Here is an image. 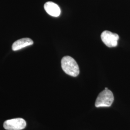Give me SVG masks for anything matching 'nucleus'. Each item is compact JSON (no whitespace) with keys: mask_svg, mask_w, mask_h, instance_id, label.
Wrapping results in <instances>:
<instances>
[{"mask_svg":"<svg viewBox=\"0 0 130 130\" xmlns=\"http://www.w3.org/2000/svg\"><path fill=\"white\" fill-rule=\"evenodd\" d=\"M44 8L48 14L54 17L60 15L61 10L57 5L52 2H48L44 5Z\"/></svg>","mask_w":130,"mask_h":130,"instance_id":"nucleus-5","label":"nucleus"},{"mask_svg":"<svg viewBox=\"0 0 130 130\" xmlns=\"http://www.w3.org/2000/svg\"><path fill=\"white\" fill-rule=\"evenodd\" d=\"M113 101V93L106 87L98 95L95 103V106L96 107H110Z\"/></svg>","mask_w":130,"mask_h":130,"instance_id":"nucleus-2","label":"nucleus"},{"mask_svg":"<svg viewBox=\"0 0 130 130\" xmlns=\"http://www.w3.org/2000/svg\"><path fill=\"white\" fill-rule=\"evenodd\" d=\"M26 126V122L22 118H16L5 121L4 127L7 130H21Z\"/></svg>","mask_w":130,"mask_h":130,"instance_id":"nucleus-3","label":"nucleus"},{"mask_svg":"<svg viewBox=\"0 0 130 130\" xmlns=\"http://www.w3.org/2000/svg\"><path fill=\"white\" fill-rule=\"evenodd\" d=\"M33 44V42L31 39L28 38H25L18 40L14 42L12 45V48L13 51H18Z\"/></svg>","mask_w":130,"mask_h":130,"instance_id":"nucleus-6","label":"nucleus"},{"mask_svg":"<svg viewBox=\"0 0 130 130\" xmlns=\"http://www.w3.org/2000/svg\"><path fill=\"white\" fill-rule=\"evenodd\" d=\"M61 67L66 74L77 77L79 73V66L76 61L70 56H65L61 60Z\"/></svg>","mask_w":130,"mask_h":130,"instance_id":"nucleus-1","label":"nucleus"},{"mask_svg":"<svg viewBox=\"0 0 130 130\" xmlns=\"http://www.w3.org/2000/svg\"><path fill=\"white\" fill-rule=\"evenodd\" d=\"M101 38L102 42L108 47L117 46L119 39V36L117 34L108 30L103 31L101 35Z\"/></svg>","mask_w":130,"mask_h":130,"instance_id":"nucleus-4","label":"nucleus"}]
</instances>
